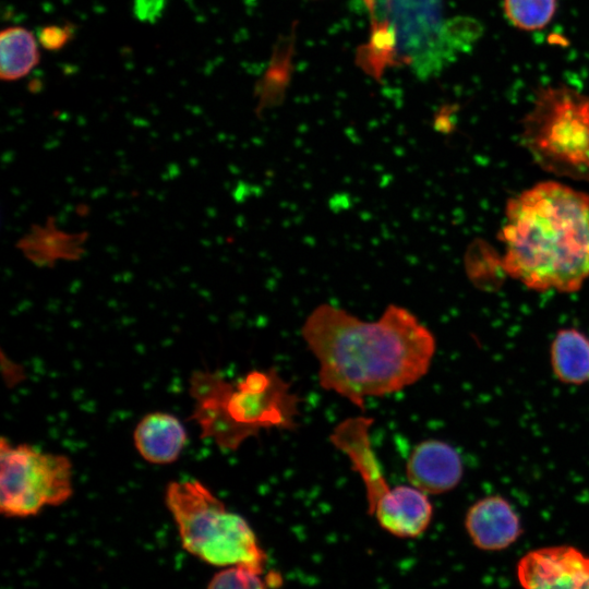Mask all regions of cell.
Listing matches in <instances>:
<instances>
[{
    "label": "cell",
    "mask_w": 589,
    "mask_h": 589,
    "mask_svg": "<svg viewBox=\"0 0 589 589\" xmlns=\"http://www.w3.org/2000/svg\"><path fill=\"white\" fill-rule=\"evenodd\" d=\"M302 337L318 362V382L363 409L365 397L396 393L429 371L436 342L404 306L389 304L365 322L328 303L305 318Z\"/></svg>",
    "instance_id": "1"
},
{
    "label": "cell",
    "mask_w": 589,
    "mask_h": 589,
    "mask_svg": "<svg viewBox=\"0 0 589 589\" xmlns=\"http://www.w3.org/2000/svg\"><path fill=\"white\" fill-rule=\"evenodd\" d=\"M504 271L529 289L574 292L589 278V194L544 181L509 199Z\"/></svg>",
    "instance_id": "2"
},
{
    "label": "cell",
    "mask_w": 589,
    "mask_h": 589,
    "mask_svg": "<svg viewBox=\"0 0 589 589\" xmlns=\"http://www.w3.org/2000/svg\"><path fill=\"white\" fill-rule=\"evenodd\" d=\"M194 399L191 416L221 448L235 450L261 429H291L297 397L276 371H252L231 383L219 372L194 371L190 378Z\"/></svg>",
    "instance_id": "3"
},
{
    "label": "cell",
    "mask_w": 589,
    "mask_h": 589,
    "mask_svg": "<svg viewBox=\"0 0 589 589\" xmlns=\"http://www.w3.org/2000/svg\"><path fill=\"white\" fill-rule=\"evenodd\" d=\"M165 502L187 552L209 565H245L264 572L266 554L247 520L228 512L201 482H170Z\"/></svg>",
    "instance_id": "4"
},
{
    "label": "cell",
    "mask_w": 589,
    "mask_h": 589,
    "mask_svg": "<svg viewBox=\"0 0 589 589\" xmlns=\"http://www.w3.org/2000/svg\"><path fill=\"white\" fill-rule=\"evenodd\" d=\"M533 161L557 177L589 181V96L566 85L542 87L521 122Z\"/></svg>",
    "instance_id": "5"
},
{
    "label": "cell",
    "mask_w": 589,
    "mask_h": 589,
    "mask_svg": "<svg viewBox=\"0 0 589 589\" xmlns=\"http://www.w3.org/2000/svg\"><path fill=\"white\" fill-rule=\"evenodd\" d=\"M373 419L349 418L330 434V442L350 460L360 476L368 502V513L378 525L398 538H417L429 527L433 508L428 494L412 485L389 488L373 452L370 428Z\"/></svg>",
    "instance_id": "6"
},
{
    "label": "cell",
    "mask_w": 589,
    "mask_h": 589,
    "mask_svg": "<svg viewBox=\"0 0 589 589\" xmlns=\"http://www.w3.org/2000/svg\"><path fill=\"white\" fill-rule=\"evenodd\" d=\"M72 465L67 456L27 444L0 442V510L5 517L37 515L72 495Z\"/></svg>",
    "instance_id": "7"
},
{
    "label": "cell",
    "mask_w": 589,
    "mask_h": 589,
    "mask_svg": "<svg viewBox=\"0 0 589 589\" xmlns=\"http://www.w3.org/2000/svg\"><path fill=\"white\" fill-rule=\"evenodd\" d=\"M517 577L525 588H589V557L570 545L540 548L521 557Z\"/></svg>",
    "instance_id": "8"
},
{
    "label": "cell",
    "mask_w": 589,
    "mask_h": 589,
    "mask_svg": "<svg viewBox=\"0 0 589 589\" xmlns=\"http://www.w3.org/2000/svg\"><path fill=\"white\" fill-rule=\"evenodd\" d=\"M459 454L438 440L419 443L411 452L406 474L410 484L425 494H442L453 490L462 477Z\"/></svg>",
    "instance_id": "9"
},
{
    "label": "cell",
    "mask_w": 589,
    "mask_h": 589,
    "mask_svg": "<svg viewBox=\"0 0 589 589\" xmlns=\"http://www.w3.org/2000/svg\"><path fill=\"white\" fill-rule=\"evenodd\" d=\"M465 527L472 543L485 551L506 549L522 532L514 508L498 495L476 502L466 514Z\"/></svg>",
    "instance_id": "10"
},
{
    "label": "cell",
    "mask_w": 589,
    "mask_h": 589,
    "mask_svg": "<svg viewBox=\"0 0 589 589\" xmlns=\"http://www.w3.org/2000/svg\"><path fill=\"white\" fill-rule=\"evenodd\" d=\"M386 24L399 53L413 57L438 20V0H385Z\"/></svg>",
    "instance_id": "11"
},
{
    "label": "cell",
    "mask_w": 589,
    "mask_h": 589,
    "mask_svg": "<svg viewBox=\"0 0 589 589\" xmlns=\"http://www.w3.org/2000/svg\"><path fill=\"white\" fill-rule=\"evenodd\" d=\"M133 440L135 448L146 461L166 465L180 456L187 443V432L177 417L157 411L140 420Z\"/></svg>",
    "instance_id": "12"
},
{
    "label": "cell",
    "mask_w": 589,
    "mask_h": 589,
    "mask_svg": "<svg viewBox=\"0 0 589 589\" xmlns=\"http://www.w3.org/2000/svg\"><path fill=\"white\" fill-rule=\"evenodd\" d=\"M84 237L60 231L49 221L46 227H34L17 247L34 264L52 265L58 260H77L84 252Z\"/></svg>",
    "instance_id": "13"
},
{
    "label": "cell",
    "mask_w": 589,
    "mask_h": 589,
    "mask_svg": "<svg viewBox=\"0 0 589 589\" xmlns=\"http://www.w3.org/2000/svg\"><path fill=\"white\" fill-rule=\"evenodd\" d=\"M554 375L565 384L589 381V338L575 328L560 329L551 345Z\"/></svg>",
    "instance_id": "14"
},
{
    "label": "cell",
    "mask_w": 589,
    "mask_h": 589,
    "mask_svg": "<svg viewBox=\"0 0 589 589\" xmlns=\"http://www.w3.org/2000/svg\"><path fill=\"white\" fill-rule=\"evenodd\" d=\"M38 38L26 27L8 26L0 33V77L4 82L23 79L39 63Z\"/></svg>",
    "instance_id": "15"
},
{
    "label": "cell",
    "mask_w": 589,
    "mask_h": 589,
    "mask_svg": "<svg viewBox=\"0 0 589 589\" xmlns=\"http://www.w3.org/2000/svg\"><path fill=\"white\" fill-rule=\"evenodd\" d=\"M557 0H504L507 20L518 29L538 31L553 19Z\"/></svg>",
    "instance_id": "16"
},
{
    "label": "cell",
    "mask_w": 589,
    "mask_h": 589,
    "mask_svg": "<svg viewBox=\"0 0 589 589\" xmlns=\"http://www.w3.org/2000/svg\"><path fill=\"white\" fill-rule=\"evenodd\" d=\"M283 578L279 573L269 572L263 576L262 572L245 565H231L216 573L207 585V588H273L279 587Z\"/></svg>",
    "instance_id": "17"
},
{
    "label": "cell",
    "mask_w": 589,
    "mask_h": 589,
    "mask_svg": "<svg viewBox=\"0 0 589 589\" xmlns=\"http://www.w3.org/2000/svg\"><path fill=\"white\" fill-rule=\"evenodd\" d=\"M72 25H47L43 27L38 35L39 45L49 51H57L63 48L73 35Z\"/></svg>",
    "instance_id": "18"
},
{
    "label": "cell",
    "mask_w": 589,
    "mask_h": 589,
    "mask_svg": "<svg viewBox=\"0 0 589 589\" xmlns=\"http://www.w3.org/2000/svg\"><path fill=\"white\" fill-rule=\"evenodd\" d=\"M167 0H134L133 12L143 23H155L163 14Z\"/></svg>",
    "instance_id": "19"
}]
</instances>
